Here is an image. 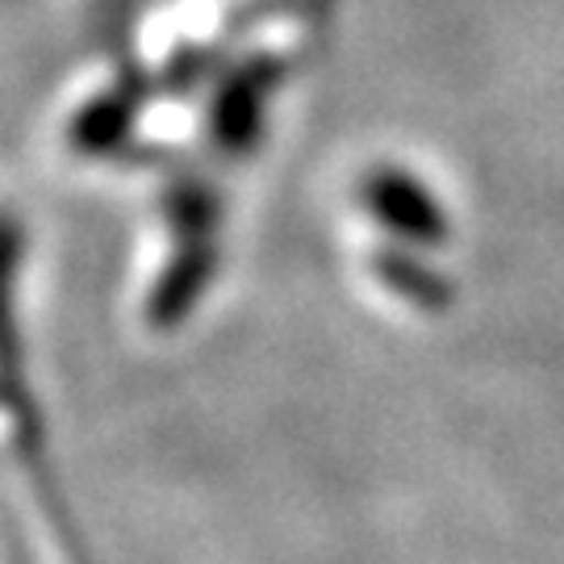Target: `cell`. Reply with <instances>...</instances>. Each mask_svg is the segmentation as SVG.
Returning a JSON list of instances; mask_svg holds the SVG:
<instances>
[{
    "instance_id": "obj_1",
    "label": "cell",
    "mask_w": 564,
    "mask_h": 564,
    "mask_svg": "<svg viewBox=\"0 0 564 564\" xmlns=\"http://www.w3.org/2000/svg\"><path fill=\"white\" fill-rule=\"evenodd\" d=\"M368 205H372V218L393 226L398 235H410V239H440L444 235L440 205L431 202V193H423L402 172L372 176V184H368Z\"/></svg>"
}]
</instances>
